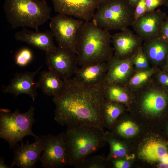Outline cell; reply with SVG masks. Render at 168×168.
I'll return each mask as SVG.
<instances>
[{"mask_svg":"<svg viewBox=\"0 0 168 168\" xmlns=\"http://www.w3.org/2000/svg\"><path fill=\"white\" fill-rule=\"evenodd\" d=\"M63 80L65 84L63 91L52 99L56 105L54 120L68 127L92 126L104 130L105 102L104 82L87 86L75 77Z\"/></svg>","mask_w":168,"mask_h":168,"instance_id":"1","label":"cell"},{"mask_svg":"<svg viewBox=\"0 0 168 168\" xmlns=\"http://www.w3.org/2000/svg\"><path fill=\"white\" fill-rule=\"evenodd\" d=\"M109 30L92 21H84L78 32L75 50L80 66L109 62L114 55Z\"/></svg>","mask_w":168,"mask_h":168,"instance_id":"2","label":"cell"},{"mask_svg":"<svg viewBox=\"0 0 168 168\" xmlns=\"http://www.w3.org/2000/svg\"><path fill=\"white\" fill-rule=\"evenodd\" d=\"M65 132L68 165L75 167L107 142L104 130L95 126L68 127Z\"/></svg>","mask_w":168,"mask_h":168,"instance_id":"3","label":"cell"},{"mask_svg":"<svg viewBox=\"0 0 168 168\" xmlns=\"http://www.w3.org/2000/svg\"><path fill=\"white\" fill-rule=\"evenodd\" d=\"M7 21L13 29L27 27L38 30L50 18L51 9L43 0H5Z\"/></svg>","mask_w":168,"mask_h":168,"instance_id":"4","label":"cell"},{"mask_svg":"<svg viewBox=\"0 0 168 168\" xmlns=\"http://www.w3.org/2000/svg\"><path fill=\"white\" fill-rule=\"evenodd\" d=\"M35 107L30 106L29 110L21 113L18 109L13 112L7 109L0 110V138L8 143L9 149L19 146L18 142L23 143V139L27 136H32L35 139L38 138L32 130L35 119Z\"/></svg>","mask_w":168,"mask_h":168,"instance_id":"5","label":"cell"},{"mask_svg":"<svg viewBox=\"0 0 168 168\" xmlns=\"http://www.w3.org/2000/svg\"><path fill=\"white\" fill-rule=\"evenodd\" d=\"M134 11L135 8L126 0H110L99 5L91 21L109 31L122 30L132 26Z\"/></svg>","mask_w":168,"mask_h":168,"instance_id":"6","label":"cell"},{"mask_svg":"<svg viewBox=\"0 0 168 168\" xmlns=\"http://www.w3.org/2000/svg\"><path fill=\"white\" fill-rule=\"evenodd\" d=\"M130 91L132 96L139 100L140 110L144 113L159 114L168 107V90L159 85L153 76L144 85Z\"/></svg>","mask_w":168,"mask_h":168,"instance_id":"7","label":"cell"},{"mask_svg":"<svg viewBox=\"0 0 168 168\" xmlns=\"http://www.w3.org/2000/svg\"><path fill=\"white\" fill-rule=\"evenodd\" d=\"M84 21L58 14L51 18L49 26L58 46L74 51L78 32Z\"/></svg>","mask_w":168,"mask_h":168,"instance_id":"8","label":"cell"},{"mask_svg":"<svg viewBox=\"0 0 168 168\" xmlns=\"http://www.w3.org/2000/svg\"><path fill=\"white\" fill-rule=\"evenodd\" d=\"M43 168H62L68 165L65 132L44 135L43 153L40 159Z\"/></svg>","mask_w":168,"mask_h":168,"instance_id":"9","label":"cell"},{"mask_svg":"<svg viewBox=\"0 0 168 168\" xmlns=\"http://www.w3.org/2000/svg\"><path fill=\"white\" fill-rule=\"evenodd\" d=\"M45 53V62L49 70L57 73L63 79L71 78L78 69L75 51L59 46Z\"/></svg>","mask_w":168,"mask_h":168,"instance_id":"10","label":"cell"},{"mask_svg":"<svg viewBox=\"0 0 168 168\" xmlns=\"http://www.w3.org/2000/svg\"><path fill=\"white\" fill-rule=\"evenodd\" d=\"M58 14L73 16L84 21H91L99 6L96 0H52Z\"/></svg>","mask_w":168,"mask_h":168,"instance_id":"11","label":"cell"},{"mask_svg":"<svg viewBox=\"0 0 168 168\" xmlns=\"http://www.w3.org/2000/svg\"><path fill=\"white\" fill-rule=\"evenodd\" d=\"M165 12L160 9L147 12L133 22V30L144 42L160 37L163 23L166 17Z\"/></svg>","mask_w":168,"mask_h":168,"instance_id":"12","label":"cell"},{"mask_svg":"<svg viewBox=\"0 0 168 168\" xmlns=\"http://www.w3.org/2000/svg\"><path fill=\"white\" fill-rule=\"evenodd\" d=\"M44 136H39L32 143L27 141L26 144L23 143L13 149L14 157L11 167L16 166L20 168H34L40 160L43 151Z\"/></svg>","mask_w":168,"mask_h":168,"instance_id":"13","label":"cell"},{"mask_svg":"<svg viewBox=\"0 0 168 168\" xmlns=\"http://www.w3.org/2000/svg\"><path fill=\"white\" fill-rule=\"evenodd\" d=\"M111 39L114 52V56L119 59L133 57L142 45L141 38L128 28L111 35Z\"/></svg>","mask_w":168,"mask_h":168,"instance_id":"14","label":"cell"},{"mask_svg":"<svg viewBox=\"0 0 168 168\" xmlns=\"http://www.w3.org/2000/svg\"><path fill=\"white\" fill-rule=\"evenodd\" d=\"M41 67L34 72L16 73L9 84L3 87L2 92L12 94L15 97L21 94H27L34 101L37 95V90L39 88L35 77Z\"/></svg>","mask_w":168,"mask_h":168,"instance_id":"15","label":"cell"},{"mask_svg":"<svg viewBox=\"0 0 168 168\" xmlns=\"http://www.w3.org/2000/svg\"><path fill=\"white\" fill-rule=\"evenodd\" d=\"M133 58L119 59L113 55L107 62L108 69L104 81L122 86L126 84L135 71Z\"/></svg>","mask_w":168,"mask_h":168,"instance_id":"16","label":"cell"},{"mask_svg":"<svg viewBox=\"0 0 168 168\" xmlns=\"http://www.w3.org/2000/svg\"><path fill=\"white\" fill-rule=\"evenodd\" d=\"M53 37L51 32L33 31L25 28L16 32L14 36L16 40L26 43L45 53L56 47Z\"/></svg>","mask_w":168,"mask_h":168,"instance_id":"17","label":"cell"},{"mask_svg":"<svg viewBox=\"0 0 168 168\" xmlns=\"http://www.w3.org/2000/svg\"><path fill=\"white\" fill-rule=\"evenodd\" d=\"M142 47L151 67L161 68L168 56V42L158 37L145 41Z\"/></svg>","mask_w":168,"mask_h":168,"instance_id":"18","label":"cell"},{"mask_svg":"<svg viewBox=\"0 0 168 168\" xmlns=\"http://www.w3.org/2000/svg\"><path fill=\"white\" fill-rule=\"evenodd\" d=\"M107 63L82 66L78 68L75 77L82 84L91 86L103 83L108 69Z\"/></svg>","mask_w":168,"mask_h":168,"instance_id":"19","label":"cell"},{"mask_svg":"<svg viewBox=\"0 0 168 168\" xmlns=\"http://www.w3.org/2000/svg\"><path fill=\"white\" fill-rule=\"evenodd\" d=\"M38 82L39 88L48 96H58L63 91L65 87L63 80L56 72L49 69L40 73Z\"/></svg>","mask_w":168,"mask_h":168,"instance_id":"20","label":"cell"},{"mask_svg":"<svg viewBox=\"0 0 168 168\" xmlns=\"http://www.w3.org/2000/svg\"><path fill=\"white\" fill-rule=\"evenodd\" d=\"M103 87L106 101L127 104L132 100L131 91L124 86L104 81Z\"/></svg>","mask_w":168,"mask_h":168,"instance_id":"21","label":"cell"},{"mask_svg":"<svg viewBox=\"0 0 168 168\" xmlns=\"http://www.w3.org/2000/svg\"><path fill=\"white\" fill-rule=\"evenodd\" d=\"M166 146L163 143L156 140H151L142 147L139 155L142 159L149 162L160 161L167 153Z\"/></svg>","mask_w":168,"mask_h":168,"instance_id":"22","label":"cell"},{"mask_svg":"<svg viewBox=\"0 0 168 168\" xmlns=\"http://www.w3.org/2000/svg\"><path fill=\"white\" fill-rule=\"evenodd\" d=\"M160 69L152 67L147 70H135L130 80L124 86L130 91L139 88L148 82L154 74Z\"/></svg>","mask_w":168,"mask_h":168,"instance_id":"23","label":"cell"},{"mask_svg":"<svg viewBox=\"0 0 168 168\" xmlns=\"http://www.w3.org/2000/svg\"><path fill=\"white\" fill-rule=\"evenodd\" d=\"M123 104L105 100L104 109L105 127H111L118 118L123 113L124 109Z\"/></svg>","mask_w":168,"mask_h":168,"instance_id":"24","label":"cell"},{"mask_svg":"<svg viewBox=\"0 0 168 168\" xmlns=\"http://www.w3.org/2000/svg\"><path fill=\"white\" fill-rule=\"evenodd\" d=\"M107 142L110 146V152L108 160L112 159L121 158L126 155L127 150L124 144L120 141L113 137L107 133H105Z\"/></svg>","mask_w":168,"mask_h":168,"instance_id":"25","label":"cell"},{"mask_svg":"<svg viewBox=\"0 0 168 168\" xmlns=\"http://www.w3.org/2000/svg\"><path fill=\"white\" fill-rule=\"evenodd\" d=\"M109 161L102 155L90 156L80 162L76 168H105Z\"/></svg>","mask_w":168,"mask_h":168,"instance_id":"26","label":"cell"},{"mask_svg":"<svg viewBox=\"0 0 168 168\" xmlns=\"http://www.w3.org/2000/svg\"><path fill=\"white\" fill-rule=\"evenodd\" d=\"M114 129L118 136L126 138L135 135L138 132L139 128L133 122L126 120L118 123L116 125Z\"/></svg>","mask_w":168,"mask_h":168,"instance_id":"27","label":"cell"},{"mask_svg":"<svg viewBox=\"0 0 168 168\" xmlns=\"http://www.w3.org/2000/svg\"><path fill=\"white\" fill-rule=\"evenodd\" d=\"M142 46L138 49L133 56V64L136 70H147L152 68L142 50Z\"/></svg>","mask_w":168,"mask_h":168,"instance_id":"28","label":"cell"},{"mask_svg":"<svg viewBox=\"0 0 168 168\" xmlns=\"http://www.w3.org/2000/svg\"><path fill=\"white\" fill-rule=\"evenodd\" d=\"M33 53L29 49L25 48L20 49L16 54L15 61V64L21 67L28 65L32 60Z\"/></svg>","mask_w":168,"mask_h":168,"instance_id":"29","label":"cell"},{"mask_svg":"<svg viewBox=\"0 0 168 168\" xmlns=\"http://www.w3.org/2000/svg\"><path fill=\"white\" fill-rule=\"evenodd\" d=\"M153 77L161 86L168 90V73L160 69L153 75Z\"/></svg>","mask_w":168,"mask_h":168,"instance_id":"30","label":"cell"},{"mask_svg":"<svg viewBox=\"0 0 168 168\" xmlns=\"http://www.w3.org/2000/svg\"><path fill=\"white\" fill-rule=\"evenodd\" d=\"M147 12L145 0H139L135 8V20L143 16Z\"/></svg>","mask_w":168,"mask_h":168,"instance_id":"31","label":"cell"},{"mask_svg":"<svg viewBox=\"0 0 168 168\" xmlns=\"http://www.w3.org/2000/svg\"><path fill=\"white\" fill-rule=\"evenodd\" d=\"M147 12L153 11L158 7L163 5L161 0H145Z\"/></svg>","mask_w":168,"mask_h":168,"instance_id":"32","label":"cell"},{"mask_svg":"<svg viewBox=\"0 0 168 168\" xmlns=\"http://www.w3.org/2000/svg\"><path fill=\"white\" fill-rule=\"evenodd\" d=\"M112 162L114 167L116 168H128L130 166L129 162L121 158L113 159Z\"/></svg>","mask_w":168,"mask_h":168,"instance_id":"33","label":"cell"},{"mask_svg":"<svg viewBox=\"0 0 168 168\" xmlns=\"http://www.w3.org/2000/svg\"><path fill=\"white\" fill-rule=\"evenodd\" d=\"M160 37L168 42V18L166 17L161 27Z\"/></svg>","mask_w":168,"mask_h":168,"instance_id":"34","label":"cell"},{"mask_svg":"<svg viewBox=\"0 0 168 168\" xmlns=\"http://www.w3.org/2000/svg\"><path fill=\"white\" fill-rule=\"evenodd\" d=\"M4 158L0 157V168H11L10 166H7L4 163Z\"/></svg>","mask_w":168,"mask_h":168,"instance_id":"35","label":"cell"},{"mask_svg":"<svg viewBox=\"0 0 168 168\" xmlns=\"http://www.w3.org/2000/svg\"><path fill=\"white\" fill-rule=\"evenodd\" d=\"M160 161L161 162L168 164V153H167L161 158Z\"/></svg>","mask_w":168,"mask_h":168,"instance_id":"36","label":"cell"},{"mask_svg":"<svg viewBox=\"0 0 168 168\" xmlns=\"http://www.w3.org/2000/svg\"><path fill=\"white\" fill-rule=\"evenodd\" d=\"M161 69L166 72L168 71V56L164 64L161 68Z\"/></svg>","mask_w":168,"mask_h":168,"instance_id":"37","label":"cell"},{"mask_svg":"<svg viewBox=\"0 0 168 168\" xmlns=\"http://www.w3.org/2000/svg\"><path fill=\"white\" fill-rule=\"evenodd\" d=\"M134 8L139 0H126Z\"/></svg>","mask_w":168,"mask_h":168,"instance_id":"38","label":"cell"},{"mask_svg":"<svg viewBox=\"0 0 168 168\" xmlns=\"http://www.w3.org/2000/svg\"><path fill=\"white\" fill-rule=\"evenodd\" d=\"M159 168H168V164L161 162L159 165Z\"/></svg>","mask_w":168,"mask_h":168,"instance_id":"39","label":"cell"},{"mask_svg":"<svg viewBox=\"0 0 168 168\" xmlns=\"http://www.w3.org/2000/svg\"><path fill=\"white\" fill-rule=\"evenodd\" d=\"M99 5L110 0H96Z\"/></svg>","mask_w":168,"mask_h":168,"instance_id":"40","label":"cell"},{"mask_svg":"<svg viewBox=\"0 0 168 168\" xmlns=\"http://www.w3.org/2000/svg\"><path fill=\"white\" fill-rule=\"evenodd\" d=\"M163 2V5L168 7V0H161Z\"/></svg>","mask_w":168,"mask_h":168,"instance_id":"41","label":"cell"},{"mask_svg":"<svg viewBox=\"0 0 168 168\" xmlns=\"http://www.w3.org/2000/svg\"><path fill=\"white\" fill-rule=\"evenodd\" d=\"M43 0V1H45V0Z\"/></svg>","mask_w":168,"mask_h":168,"instance_id":"42","label":"cell"},{"mask_svg":"<svg viewBox=\"0 0 168 168\" xmlns=\"http://www.w3.org/2000/svg\"><path fill=\"white\" fill-rule=\"evenodd\" d=\"M168 73V71L167 72Z\"/></svg>","mask_w":168,"mask_h":168,"instance_id":"43","label":"cell"}]
</instances>
